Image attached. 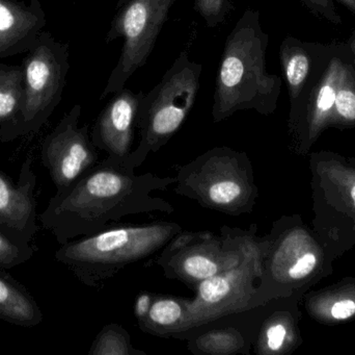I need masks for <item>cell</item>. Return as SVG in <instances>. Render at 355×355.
<instances>
[{
	"mask_svg": "<svg viewBox=\"0 0 355 355\" xmlns=\"http://www.w3.org/2000/svg\"><path fill=\"white\" fill-rule=\"evenodd\" d=\"M137 168L128 156H106L70 187L56 192L39 216L42 227L62 245L112 226L124 217L174 213V206L154 192L166 191L176 177L137 174Z\"/></svg>",
	"mask_w": 355,
	"mask_h": 355,
	"instance_id": "6da1fadb",
	"label": "cell"
},
{
	"mask_svg": "<svg viewBox=\"0 0 355 355\" xmlns=\"http://www.w3.org/2000/svg\"><path fill=\"white\" fill-rule=\"evenodd\" d=\"M268 45L260 12L248 8L225 40L213 96V122H223L240 110L263 116L277 110L283 79L267 71Z\"/></svg>",
	"mask_w": 355,
	"mask_h": 355,
	"instance_id": "7a4b0ae2",
	"label": "cell"
},
{
	"mask_svg": "<svg viewBox=\"0 0 355 355\" xmlns=\"http://www.w3.org/2000/svg\"><path fill=\"white\" fill-rule=\"evenodd\" d=\"M182 231L173 221L114 224L62 244L54 256L81 283L101 289L126 267L157 256Z\"/></svg>",
	"mask_w": 355,
	"mask_h": 355,
	"instance_id": "3957f363",
	"label": "cell"
},
{
	"mask_svg": "<svg viewBox=\"0 0 355 355\" xmlns=\"http://www.w3.org/2000/svg\"><path fill=\"white\" fill-rule=\"evenodd\" d=\"M266 237L260 286L263 306L304 294L333 274L335 258L300 215L281 217Z\"/></svg>",
	"mask_w": 355,
	"mask_h": 355,
	"instance_id": "277c9868",
	"label": "cell"
},
{
	"mask_svg": "<svg viewBox=\"0 0 355 355\" xmlns=\"http://www.w3.org/2000/svg\"><path fill=\"white\" fill-rule=\"evenodd\" d=\"M175 192L202 208L229 216L250 214L259 188L252 160L245 152L217 146L177 167Z\"/></svg>",
	"mask_w": 355,
	"mask_h": 355,
	"instance_id": "5b68a950",
	"label": "cell"
},
{
	"mask_svg": "<svg viewBox=\"0 0 355 355\" xmlns=\"http://www.w3.org/2000/svg\"><path fill=\"white\" fill-rule=\"evenodd\" d=\"M309 156L313 229L336 260L355 250V158L329 150Z\"/></svg>",
	"mask_w": 355,
	"mask_h": 355,
	"instance_id": "8992f818",
	"label": "cell"
},
{
	"mask_svg": "<svg viewBox=\"0 0 355 355\" xmlns=\"http://www.w3.org/2000/svg\"><path fill=\"white\" fill-rule=\"evenodd\" d=\"M266 249L267 237H258L257 225H252L241 260L198 286L194 297L188 298L185 321L173 337L263 306L260 286Z\"/></svg>",
	"mask_w": 355,
	"mask_h": 355,
	"instance_id": "52a82bcc",
	"label": "cell"
},
{
	"mask_svg": "<svg viewBox=\"0 0 355 355\" xmlns=\"http://www.w3.org/2000/svg\"><path fill=\"white\" fill-rule=\"evenodd\" d=\"M202 65L190 60L186 50L180 52L162 81L144 95L139 104V145L128 158L137 167L171 141L196 104Z\"/></svg>",
	"mask_w": 355,
	"mask_h": 355,
	"instance_id": "ba28073f",
	"label": "cell"
},
{
	"mask_svg": "<svg viewBox=\"0 0 355 355\" xmlns=\"http://www.w3.org/2000/svg\"><path fill=\"white\" fill-rule=\"evenodd\" d=\"M70 45L42 31L23 58L24 97L20 114L12 125L0 129V143L35 135L49 120L67 85Z\"/></svg>",
	"mask_w": 355,
	"mask_h": 355,
	"instance_id": "9c48e42d",
	"label": "cell"
},
{
	"mask_svg": "<svg viewBox=\"0 0 355 355\" xmlns=\"http://www.w3.org/2000/svg\"><path fill=\"white\" fill-rule=\"evenodd\" d=\"M250 229L223 226L212 231H182L158 254L155 264L164 276L196 291L205 279L235 266L241 260Z\"/></svg>",
	"mask_w": 355,
	"mask_h": 355,
	"instance_id": "30bf717a",
	"label": "cell"
},
{
	"mask_svg": "<svg viewBox=\"0 0 355 355\" xmlns=\"http://www.w3.org/2000/svg\"><path fill=\"white\" fill-rule=\"evenodd\" d=\"M177 0H119L105 43L124 39L122 52L100 100L122 90L135 71L145 66Z\"/></svg>",
	"mask_w": 355,
	"mask_h": 355,
	"instance_id": "8fae6325",
	"label": "cell"
},
{
	"mask_svg": "<svg viewBox=\"0 0 355 355\" xmlns=\"http://www.w3.org/2000/svg\"><path fill=\"white\" fill-rule=\"evenodd\" d=\"M348 51L347 43L336 44L329 63L308 95L294 110H289L287 125L289 148L296 156H309L321 135L331 129L338 83Z\"/></svg>",
	"mask_w": 355,
	"mask_h": 355,
	"instance_id": "7c38bea8",
	"label": "cell"
},
{
	"mask_svg": "<svg viewBox=\"0 0 355 355\" xmlns=\"http://www.w3.org/2000/svg\"><path fill=\"white\" fill-rule=\"evenodd\" d=\"M81 112L80 104H75L42 143L40 158L56 192L70 187L100 162L98 149L92 141L89 125H79Z\"/></svg>",
	"mask_w": 355,
	"mask_h": 355,
	"instance_id": "4fadbf2b",
	"label": "cell"
},
{
	"mask_svg": "<svg viewBox=\"0 0 355 355\" xmlns=\"http://www.w3.org/2000/svg\"><path fill=\"white\" fill-rule=\"evenodd\" d=\"M33 160L27 156L15 181L0 170V229L16 241L33 243L37 225V175Z\"/></svg>",
	"mask_w": 355,
	"mask_h": 355,
	"instance_id": "5bb4252c",
	"label": "cell"
},
{
	"mask_svg": "<svg viewBox=\"0 0 355 355\" xmlns=\"http://www.w3.org/2000/svg\"><path fill=\"white\" fill-rule=\"evenodd\" d=\"M145 94L123 88L114 93L96 119L91 133L96 148L108 156L125 158L132 152L139 104Z\"/></svg>",
	"mask_w": 355,
	"mask_h": 355,
	"instance_id": "9a60e30c",
	"label": "cell"
},
{
	"mask_svg": "<svg viewBox=\"0 0 355 355\" xmlns=\"http://www.w3.org/2000/svg\"><path fill=\"white\" fill-rule=\"evenodd\" d=\"M336 44L302 41L287 35L279 47V60L290 98V110L308 95L336 48Z\"/></svg>",
	"mask_w": 355,
	"mask_h": 355,
	"instance_id": "2e32d148",
	"label": "cell"
},
{
	"mask_svg": "<svg viewBox=\"0 0 355 355\" xmlns=\"http://www.w3.org/2000/svg\"><path fill=\"white\" fill-rule=\"evenodd\" d=\"M304 294L272 300L260 319L254 352L259 355H289L304 343L300 323V304Z\"/></svg>",
	"mask_w": 355,
	"mask_h": 355,
	"instance_id": "e0dca14e",
	"label": "cell"
},
{
	"mask_svg": "<svg viewBox=\"0 0 355 355\" xmlns=\"http://www.w3.org/2000/svg\"><path fill=\"white\" fill-rule=\"evenodd\" d=\"M46 23L40 0H0V58L26 53Z\"/></svg>",
	"mask_w": 355,
	"mask_h": 355,
	"instance_id": "ac0fdd59",
	"label": "cell"
},
{
	"mask_svg": "<svg viewBox=\"0 0 355 355\" xmlns=\"http://www.w3.org/2000/svg\"><path fill=\"white\" fill-rule=\"evenodd\" d=\"M304 310L319 324H344L355 320V277L319 290H310L302 298Z\"/></svg>",
	"mask_w": 355,
	"mask_h": 355,
	"instance_id": "d6986e66",
	"label": "cell"
},
{
	"mask_svg": "<svg viewBox=\"0 0 355 355\" xmlns=\"http://www.w3.org/2000/svg\"><path fill=\"white\" fill-rule=\"evenodd\" d=\"M43 312L28 290L0 268V319L21 327L43 322Z\"/></svg>",
	"mask_w": 355,
	"mask_h": 355,
	"instance_id": "ffe728a7",
	"label": "cell"
},
{
	"mask_svg": "<svg viewBox=\"0 0 355 355\" xmlns=\"http://www.w3.org/2000/svg\"><path fill=\"white\" fill-rule=\"evenodd\" d=\"M188 298L154 294L147 317L137 322L139 329L157 337H173L179 333L187 314Z\"/></svg>",
	"mask_w": 355,
	"mask_h": 355,
	"instance_id": "44dd1931",
	"label": "cell"
},
{
	"mask_svg": "<svg viewBox=\"0 0 355 355\" xmlns=\"http://www.w3.org/2000/svg\"><path fill=\"white\" fill-rule=\"evenodd\" d=\"M254 338L234 325L206 329L188 340L187 349L198 355L250 354Z\"/></svg>",
	"mask_w": 355,
	"mask_h": 355,
	"instance_id": "7402d4cb",
	"label": "cell"
},
{
	"mask_svg": "<svg viewBox=\"0 0 355 355\" xmlns=\"http://www.w3.org/2000/svg\"><path fill=\"white\" fill-rule=\"evenodd\" d=\"M24 97L22 65L0 64V129L10 126L18 118Z\"/></svg>",
	"mask_w": 355,
	"mask_h": 355,
	"instance_id": "603a6c76",
	"label": "cell"
},
{
	"mask_svg": "<svg viewBox=\"0 0 355 355\" xmlns=\"http://www.w3.org/2000/svg\"><path fill=\"white\" fill-rule=\"evenodd\" d=\"M331 127L342 131L355 129V58L350 49L338 83Z\"/></svg>",
	"mask_w": 355,
	"mask_h": 355,
	"instance_id": "cb8c5ba5",
	"label": "cell"
},
{
	"mask_svg": "<svg viewBox=\"0 0 355 355\" xmlns=\"http://www.w3.org/2000/svg\"><path fill=\"white\" fill-rule=\"evenodd\" d=\"M89 355H147L135 349L128 331L116 323L105 325L94 340Z\"/></svg>",
	"mask_w": 355,
	"mask_h": 355,
	"instance_id": "d4e9b609",
	"label": "cell"
},
{
	"mask_svg": "<svg viewBox=\"0 0 355 355\" xmlns=\"http://www.w3.org/2000/svg\"><path fill=\"white\" fill-rule=\"evenodd\" d=\"M37 252V246L22 243L0 229V268L10 270L31 261Z\"/></svg>",
	"mask_w": 355,
	"mask_h": 355,
	"instance_id": "484cf974",
	"label": "cell"
},
{
	"mask_svg": "<svg viewBox=\"0 0 355 355\" xmlns=\"http://www.w3.org/2000/svg\"><path fill=\"white\" fill-rule=\"evenodd\" d=\"M239 0H194V10L204 19L207 26L214 28L223 24Z\"/></svg>",
	"mask_w": 355,
	"mask_h": 355,
	"instance_id": "4316f807",
	"label": "cell"
},
{
	"mask_svg": "<svg viewBox=\"0 0 355 355\" xmlns=\"http://www.w3.org/2000/svg\"><path fill=\"white\" fill-rule=\"evenodd\" d=\"M315 17L327 21L334 25L343 23L341 15L338 13L334 0H300Z\"/></svg>",
	"mask_w": 355,
	"mask_h": 355,
	"instance_id": "83f0119b",
	"label": "cell"
},
{
	"mask_svg": "<svg viewBox=\"0 0 355 355\" xmlns=\"http://www.w3.org/2000/svg\"><path fill=\"white\" fill-rule=\"evenodd\" d=\"M154 299V293L151 292L144 291L141 292L139 295L135 298V316L137 318V322L143 320L147 317L150 308H151L152 302Z\"/></svg>",
	"mask_w": 355,
	"mask_h": 355,
	"instance_id": "f1b7e54d",
	"label": "cell"
},
{
	"mask_svg": "<svg viewBox=\"0 0 355 355\" xmlns=\"http://www.w3.org/2000/svg\"><path fill=\"white\" fill-rule=\"evenodd\" d=\"M340 3L343 4L347 10L355 15V0H337Z\"/></svg>",
	"mask_w": 355,
	"mask_h": 355,
	"instance_id": "f546056e",
	"label": "cell"
},
{
	"mask_svg": "<svg viewBox=\"0 0 355 355\" xmlns=\"http://www.w3.org/2000/svg\"><path fill=\"white\" fill-rule=\"evenodd\" d=\"M346 43H347L348 47H349L352 56H354L355 58V31H352L349 39H348V41L346 42Z\"/></svg>",
	"mask_w": 355,
	"mask_h": 355,
	"instance_id": "4dcf8cb0",
	"label": "cell"
}]
</instances>
